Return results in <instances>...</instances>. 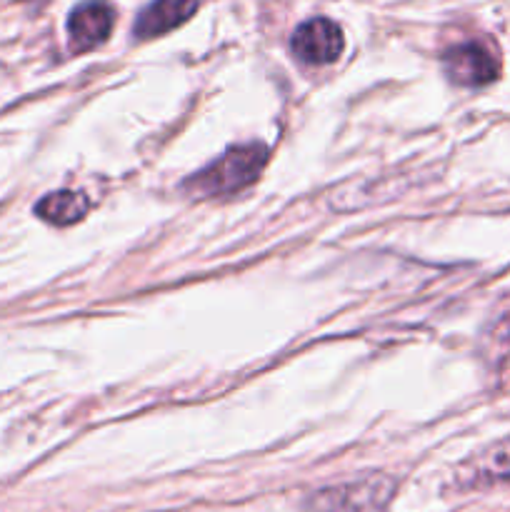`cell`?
Listing matches in <instances>:
<instances>
[{
  "mask_svg": "<svg viewBox=\"0 0 510 512\" xmlns=\"http://www.w3.org/2000/svg\"><path fill=\"white\" fill-rule=\"evenodd\" d=\"M265 163H268V148L263 143H248L235 145L220 155L215 163L195 173L193 178L185 183V188L195 195V198H213V195H230L238 190L248 188L250 183L258 180L263 173Z\"/></svg>",
  "mask_w": 510,
  "mask_h": 512,
  "instance_id": "cell-1",
  "label": "cell"
},
{
  "mask_svg": "<svg viewBox=\"0 0 510 512\" xmlns=\"http://www.w3.org/2000/svg\"><path fill=\"white\" fill-rule=\"evenodd\" d=\"M343 30L328 18L305 20L290 38L295 58L308 65H328L335 63L343 53Z\"/></svg>",
  "mask_w": 510,
  "mask_h": 512,
  "instance_id": "cell-2",
  "label": "cell"
},
{
  "mask_svg": "<svg viewBox=\"0 0 510 512\" xmlns=\"http://www.w3.org/2000/svg\"><path fill=\"white\" fill-rule=\"evenodd\" d=\"M393 493L388 478H370L363 483H350L345 488L325 490L315 498L318 512H373L383 508Z\"/></svg>",
  "mask_w": 510,
  "mask_h": 512,
  "instance_id": "cell-3",
  "label": "cell"
},
{
  "mask_svg": "<svg viewBox=\"0 0 510 512\" xmlns=\"http://www.w3.org/2000/svg\"><path fill=\"white\" fill-rule=\"evenodd\" d=\"M443 68L453 83L465 88H480L498 78V60L485 45L463 43L443 55Z\"/></svg>",
  "mask_w": 510,
  "mask_h": 512,
  "instance_id": "cell-4",
  "label": "cell"
},
{
  "mask_svg": "<svg viewBox=\"0 0 510 512\" xmlns=\"http://www.w3.org/2000/svg\"><path fill=\"white\" fill-rule=\"evenodd\" d=\"M113 23L115 13L105 0H85L78 8H73V13L68 18L70 45L78 53L95 48L103 40H108Z\"/></svg>",
  "mask_w": 510,
  "mask_h": 512,
  "instance_id": "cell-5",
  "label": "cell"
},
{
  "mask_svg": "<svg viewBox=\"0 0 510 512\" xmlns=\"http://www.w3.org/2000/svg\"><path fill=\"white\" fill-rule=\"evenodd\" d=\"M198 10V0H153L135 20L133 33L138 38H158L170 33Z\"/></svg>",
  "mask_w": 510,
  "mask_h": 512,
  "instance_id": "cell-6",
  "label": "cell"
},
{
  "mask_svg": "<svg viewBox=\"0 0 510 512\" xmlns=\"http://www.w3.org/2000/svg\"><path fill=\"white\" fill-rule=\"evenodd\" d=\"M88 210L90 200L83 193H75V190H58V193L45 195L35 205L38 218H43L50 225H73L78 220H83Z\"/></svg>",
  "mask_w": 510,
  "mask_h": 512,
  "instance_id": "cell-7",
  "label": "cell"
},
{
  "mask_svg": "<svg viewBox=\"0 0 510 512\" xmlns=\"http://www.w3.org/2000/svg\"><path fill=\"white\" fill-rule=\"evenodd\" d=\"M478 483H510V438L500 440L493 448L485 450L475 463V475Z\"/></svg>",
  "mask_w": 510,
  "mask_h": 512,
  "instance_id": "cell-8",
  "label": "cell"
}]
</instances>
